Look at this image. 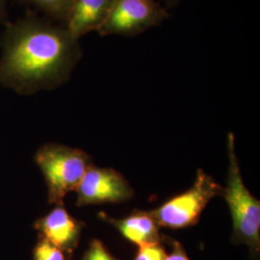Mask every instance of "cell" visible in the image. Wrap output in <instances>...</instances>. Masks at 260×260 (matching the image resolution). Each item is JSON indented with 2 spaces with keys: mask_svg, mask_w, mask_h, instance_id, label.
<instances>
[{
  "mask_svg": "<svg viewBox=\"0 0 260 260\" xmlns=\"http://www.w3.org/2000/svg\"><path fill=\"white\" fill-rule=\"evenodd\" d=\"M80 40L64 24L29 11L0 35V83L20 93L65 82L83 55Z\"/></svg>",
  "mask_w": 260,
  "mask_h": 260,
  "instance_id": "1",
  "label": "cell"
},
{
  "mask_svg": "<svg viewBox=\"0 0 260 260\" xmlns=\"http://www.w3.org/2000/svg\"><path fill=\"white\" fill-rule=\"evenodd\" d=\"M229 172L223 194L233 219L235 240L258 250L260 242V202L251 195L242 178L235 153L234 135L228 136Z\"/></svg>",
  "mask_w": 260,
  "mask_h": 260,
  "instance_id": "2",
  "label": "cell"
},
{
  "mask_svg": "<svg viewBox=\"0 0 260 260\" xmlns=\"http://www.w3.org/2000/svg\"><path fill=\"white\" fill-rule=\"evenodd\" d=\"M38 166L47 181L48 201L62 205L68 193L75 191L91 167L82 150L60 145H47L38 151Z\"/></svg>",
  "mask_w": 260,
  "mask_h": 260,
  "instance_id": "3",
  "label": "cell"
},
{
  "mask_svg": "<svg viewBox=\"0 0 260 260\" xmlns=\"http://www.w3.org/2000/svg\"><path fill=\"white\" fill-rule=\"evenodd\" d=\"M223 188L203 170L198 171L195 182L184 193L170 199L150 211L159 226L183 229L198 222L208 203L223 195Z\"/></svg>",
  "mask_w": 260,
  "mask_h": 260,
  "instance_id": "4",
  "label": "cell"
},
{
  "mask_svg": "<svg viewBox=\"0 0 260 260\" xmlns=\"http://www.w3.org/2000/svg\"><path fill=\"white\" fill-rule=\"evenodd\" d=\"M168 18L167 8L159 0H116L96 32L103 37H135L161 25Z\"/></svg>",
  "mask_w": 260,
  "mask_h": 260,
  "instance_id": "5",
  "label": "cell"
},
{
  "mask_svg": "<svg viewBox=\"0 0 260 260\" xmlns=\"http://www.w3.org/2000/svg\"><path fill=\"white\" fill-rule=\"evenodd\" d=\"M75 191L78 206L122 203L133 197L129 183L119 172L92 166Z\"/></svg>",
  "mask_w": 260,
  "mask_h": 260,
  "instance_id": "6",
  "label": "cell"
},
{
  "mask_svg": "<svg viewBox=\"0 0 260 260\" xmlns=\"http://www.w3.org/2000/svg\"><path fill=\"white\" fill-rule=\"evenodd\" d=\"M116 0H73L66 19V28L77 40L98 31Z\"/></svg>",
  "mask_w": 260,
  "mask_h": 260,
  "instance_id": "7",
  "label": "cell"
},
{
  "mask_svg": "<svg viewBox=\"0 0 260 260\" xmlns=\"http://www.w3.org/2000/svg\"><path fill=\"white\" fill-rule=\"evenodd\" d=\"M36 225L45 240L61 250L71 249L75 245L82 228V223L75 220L63 206L54 208L40 219Z\"/></svg>",
  "mask_w": 260,
  "mask_h": 260,
  "instance_id": "8",
  "label": "cell"
},
{
  "mask_svg": "<svg viewBox=\"0 0 260 260\" xmlns=\"http://www.w3.org/2000/svg\"><path fill=\"white\" fill-rule=\"evenodd\" d=\"M108 222L111 223L125 239L139 247L158 244L159 242V225L150 212L136 211L121 220L108 217Z\"/></svg>",
  "mask_w": 260,
  "mask_h": 260,
  "instance_id": "9",
  "label": "cell"
},
{
  "mask_svg": "<svg viewBox=\"0 0 260 260\" xmlns=\"http://www.w3.org/2000/svg\"><path fill=\"white\" fill-rule=\"evenodd\" d=\"M27 6L30 11L64 24L73 0H17Z\"/></svg>",
  "mask_w": 260,
  "mask_h": 260,
  "instance_id": "10",
  "label": "cell"
},
{
  "mask_svg": "<svg viewBox=\"0 0 260 260\" xmlns=\"http://www.w3.org/2000/svg\"><path fill=\"white\" fill-rule=\"evenodd\" d=\"M34 259L65 260V255L61 249L44 239L38 243L34 250Z\"/></svg>",
  "mask_w": 260,
  "mask_h": 260,
  "instance_id": "11",
  "label": "cell"
},
{
  "mask_svg": "<svg viewBox=\"0 0 260 260\" xmlns=\"http://www.w3.org/2000/svg\"><path fill=\"white\" fill-rule=\"evenodd\" d=\"M167 253L158 244L144 245L139 247L135 260H166Z\"/></svg>",
  "mask_w": 260,
  "mask_h": 260,
  "instance_id": "12",
  "label": "cell"
},
{
  "mask_svg": "<svg viewBox=\"0 0 260 260\" xmlns=\"http://www.w3.org/2000/svg\"><path fill=\"white\" fill-rule=\"evenodd\" d=\"M82 260H117L107 251L104 245L99 240H93Z\"/></svg>",
  "mask_w": 260,
  "mask_h": 260,
  "instance_id": "13",
  "label": "cell"
},
{
  "mask_svg": "<svg viewBox=\"0 0 260 260\" xmlns=\"http://www.w3.org/2000/svg\"><path fill=\"white\" fill-rule=\"evenodd\" d=\"M166 260H190L189 257L186 255L185 252L182 250V248L180 247V245L176 244L175 250L170 254L167 255Z\"/></svg>",
  "mask_w": 260,
  "mask_h": 260,
  "instance_id": "14",
  "label": "cell"
},
{
  "mask_svg": "<svg viewBox=\"0 0 260 260\" xmlns=\"http://www.w3.org/2000/svg\"><path fill=\"white\" fill-rule=\"evenodd\" d=\"M9 1L10 0H0V23L2 24H5L9 21Z\"/></svg>",
  "mask_w": 260,
  "mask_h": 260,
  "instance_id": "15",
  "label": "cell"
},
{
  "mask_svg": "<svg viewBox=\"0 0 260 260\" xmlns=\"http://www.w3.org/2000/svg\"><path fill=\"white\" fill-rule=\"evenodd\" d=\"M159 1L164 2L166 8H174L179 2V0H159Z\"/></svg>",
  "mask_w": 260,
  "mask_h": 260,
  "instance_id": "16",
  "label": "cell"
}]
</instances>
